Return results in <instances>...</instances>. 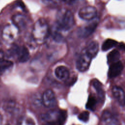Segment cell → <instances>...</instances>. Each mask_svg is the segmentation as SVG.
Wrapping results in <instances>:
<instances>
[{
  "label": "cell",
  "mask_w": 125,
  "mask_h": 125,
  "mask_svg": "<svg viewBox=\"0 0 125 125\" xmlns=\"http://www.w3.org/2000/svg\"><path fill=\"white\" fill-rule=\"evenodd\" d=\"M122 43H121L120 45H119V48L121 49H122V50H124V44L123 43V45H122Z\"/></svg>",
  "instance_id": "d4e9b609"
},
{
  "label": "cell",
  "mask_w": 125,
  "mask_h": 125,
  "mask_svg": "<svg viewBox=\"0 0 125 125\" xmlns=\"http://www.w3.org/2000/svg\"><path fill=\"white\" fill-rule=\"evenodd\" d=\"M41 1L47 5H55L58 3V0H41Z\"/></svg>",
  "instance_id": "cb8c5ba5"
},
{
  "label": "cell",
  "mask_w": 125,
  "mask_h": 125,
  "mask_svg": "<svg viewBox=\"0 0 125 125\" xmlns=\"http://www.w3.org/2000/svg\"><path fill=\"white\" fill-rule=\"evenodd\" d=\"M67 117L66 111L60 110L58 111H50L42 114V119L49 124H62L64 123Z\"/></svg>",
  "instance_id": "3957f363"
},
{
  "label": "cell",
  "mask_w": 125,
  "mask_h": 125,
  "mask_svg": "<svg viewBox=\"0 0 125 125\" xmlns=\"http://www.w3.org/2000/svg\"><path fill=\"white\" fill-rule=\"evenodd\" d=\"M74 17L70 10L62 8L56 15V26L61 30L66 31L72 28L74 24Z\"/></svg>",
  "instance_id": "6da1fadb"
},
{
  "label": "cell",
  "mask_w": 125,
  "mask_h": 125,
  "mask_svg": "<svg viewBox=\"0 0 125 125\" xmlns=\"http://www.w3.org/2000/svg\"><path fill=\"white\" fill-rule=\"evenodd\" d=\"M78 14L81 19L89 21L96 18L97 14V11L96 8L94 6H86L81 8Z\"/></svg>",
  "instance_id": "9c48e42d"
},
{
  "label": "cell",
  "mask_w": 125,
  "mask_h": 125,
  "mask_svg": "<svg viewBox=\"0 0 125 125\" xmlns=\"http://www.w3.org/2000/svg\"><path fill=\"white\" fill-rule=\"evenodd\" d=\"M97 103V101L95 97L92 95H89L87 100V102L86 104L85 107L87 109L94 111L96 108Z\"/></svg>",
  "instance_id": "44dd1931"
},
{
  "label": "cell",
  "mask_w": 125,
  "mask_h": 125,
  "mask_svg": "<svg viewBox=\"0 0 125 125\" xmlns=\"http://www.w3.org/2000/svg\"><path fill=\"white\" fill-rule=\"evenodd\" d=\"M32 104L35 106H40L42 104V97L38 94H35L32 97Z\"/></svg>",
  "instance_id": "603a6c76"
},
{
  "label": "cell",
  "mask_w": 125,
  "mask_h": 125,
  "mask_svg": "<svg viewBox=\"0 0 125 125\" xmlns=\"http://www.w3.org/2000/svg\"><path fill=\"white\" fill-rule=\"evenodd\" d=\"M3 108L7 112L11 114L15 113L18 109L16 104L12 101H8L5 102L3 104Z\"/></svg>",
  "instance_id": "ffe728a7"
},
{
  "label": "cell",
  "mask_w": 125,
  "mask_h": 125,
  "mask_svg": "<svg viewBox=\"0 0 125 125\" xmlns=\"http://www.w3.org/2000/svg\"><path fill=\"white\" fill-rule=\"evenodd\" d=\"M49 34V27L46 21L43 19H39L34 24L32 37L36 43L41 44L47 39Z\"/></svg>",
  "instance_id": "7a4b0ae2"
},
{
  "label": "cell",
  "mask_w": 125,
  "mask_h": 125,
  "mask_svg": "<svg viewBox=\"0 0 125 125\" xmlns=\"http://www.w3.org/2000/svg\"><path fill=\"white\" fill-rule=\"evenodd\" d=\"M9 54L11 56H16L20 62H25L30 58L29 52L27 48L24 46L14 45L9 50Z\"/></svg>",
  "instance_id": "277c9868"
},
{
  "label": "cell",
  "mask_w": 125,
  "mask_h": 125,
  "mask_svg": "<svg viewBox=\"0 0 125 125\" xmlns=\"http://www.w3.org/2000/svg\"><path fill=\"white\" fill-rule=\"evenodd\" d=\"M91 57L84 50L81 54L76 62V68L80 72H84L88 70L91 63Z\"/></svg>",
  "instance_id": "52a82bcc"
},
{
  "label": "cell",
  "mask_w": 125,
  "mask_h": 125,
  "mask_svg": "<svg viewBox=\"0 0 125 125\" xmlns=\"http://www.w3.org/2000/svg\"><path fill=\"white\" fill-rule=\"evenodd\" d=\"M120 53L116 49H114L113 50L110 51L107 55V63L109 64L113 62H116L120 60Z\"/></svg>",
  "instance_id": "ac0fdd59"
},
{
  "label": "cell",
  "mask_w": 125,
  "mask_h": 125,
  "mask_svg": "<svg viewBox=\"0 0 125 125\" xmlns=\"http://www.w3.org/2000/svg\"><path fill=\"white\" fill-rule=\"evenodd\" d=\"M112 93L113 97L116 99L120 104L122 106H124L125 96L123 89L119 86H115L112 88Z\"/></svg>",
  "instance_id": "9a60e30c"
},
{
  "label": "cell",
  "mask_w": 125,
  "mask_h": 125,
  "mask_svg": "<svg viewBox=\"0 0 125 125\" xmlns=\"http://www.w3.org/2000/svg\"><path fill=\"white\" fill-rule=\"evenodd\" d=\"M102 122L105 125H117L118 121L114 115L107 110L104 111L101 116Z\"/></svg>",
  "instance_id": "4fadbf2b"
},
{
  "label": "cell",
  "mask_w": 125,
  "mask_h": 125,
  "mask_svg": "<svg viewBox=\"0 0 125 125\" xmlns=\"http://www.w3.org/2000/svg\"><path fill=\"white\" fill-rule=\"evenodd\" d=\"M124 68L123 63L120 60L111 63L108 71V77L109 78H114L119 76Z\"/></svg>",
  "instance_id": "30bf717a"
},
{
  "label": "cell",
  "mask_w": 125,
  "mask_h": 125,
  "mask_svg": "<svg viewBox=\"0 0 125 125\" xmlns=\"http://www.w3.org/2000/svg\"><path fill=\"white\" fill-rule=\"evenodd\" d=\"M13 24L20 30L25 29L27 25V19L26 17L22 14H16L12 18Z\"/></svg>",
  "instance_id": "8fae6325"
},
{
  "label": "cell",
  "mask_w": 125,
  "mask_h": 125,
  "mask_svg": "<svg viewBox=\"0 0 125 125\" xmlns=\"http://www.w3.org/2000/svg\"><path fill=\"white\" fill-rule=\"evenodd\" d=\"M2 121H3V117L1 115V114H0V125H1L2 123Z\"/></svg>",
  "instance_id": "484cf974"
},
{
  "label": "cell",
  "mask_w": 125,
  "mask_h": 125,
  "mask_svg": "<svg viewBox=\"0 0 125 125\" xmlns=\"http://www.w3.org/2000/svg\"><path fill=\"white\" fill-rule=\"evenodd\" d=\"M42 104L47 108H53L57 104V100L54 92L51 89L45 90L42 96Z\"/></svg>",
  "instance_id": "ba28073f"
},
{
  "label": "cell",
  "mask_w": 125,
  "mask_h": 125,
  "mask_svg": "<svg viewBox=\"0 0 125 125\" xmlns=\"http://www.w3.org/2000/svg\"><path fill=\"white\" fill-rule=\"evenodd\" d=\"M84 50L92 58L95 57L99 51V43L95 41L90 42Z\"/></svg>",
  "instance_id": "2e32d148"
},
{
  "label": "cell",
  "mask_w": 125,
  "mask_h": 125,
  "mask_svg": "<svg viewBox=\"0 0 125 125\" xmlns=\"http://www.w3.org/2000/svg\"><path fill=\"white\" fill-rule=\"evenodd\" d=\"M78 119L83 122H87L89 119V113L87 111L81 112L78 116Z\"/></svg>",
  "instance_id": "7402d4cb"
},
{
  "label": "cell",
  "mask_w": 125,
  "mask_h": 125,
  "mask_svg": "<svg viewBox=\"0 0 125 125\" xmlns=\"http://www.w3.org/2000/svg\"><path fill=\"white\" fill-rule=\"evenodd\" d=\"M118 42L116 41L110 39H108L103 42L102 45V50L103 51H106L116 46Z\"/></svg>",
  "instance_id": "d6986e66"
},
{
  "label": "cell",
  "mask_w": 125,
  "mask_h": 125,
  "mask_svg": "<svg viewBox=\"0 0 125 125\" xmlns=\"http://www.w3.org/2000/svg\"><path fill=\"white\" fill-rule=\"evenodd\" d=\"M13 66L12 61L5 59L2 54H0V75L9 71Z\"/></svg>",
  "instance_id": "5bb4252c"
},
{
  "label": "cell",
  "mask_w": 125,
  "mask_h": 125,
  "mask_svg": "<svg viewBox=\"0 0 125 125\" xmlns=\"http://www.w3.org/2000/svg\"><path fill=\"white\" fill-rule=\"evenodd\" d=\"M19 29L13 24H8L6 25L2 31V38L3 41L8 43L13 42L16 39Z\"/></svg>",
  "instance_id": "5b68a950"
},
{
  "label": "cell",
  "mask_w": 125,
  "mask_h": 125,
  "mask_svg": "<svg viewBox=\"0 0 125 125\" xmlns=\"http://www.w3.org/2000/svg\"><path fill=\"white\" fill-rule=\"evenodd\" d=\"M54 73L56 77L62 81H66L69 79L70 72L69 69L64 66H58L56 68Z\"/></svg>",
  "instance_id": "7c38bea8"
},
{
  "label": "cell",
  "mask_w": 125,
  "mask_h": 125,
  "mask_svg": "<svg viewBox=\"0 0 125 125\" xmlns=\"http://www.w3.org/2000/svg\"><path fill=\"white\" fill-rule=\"evenodd\" d=\"M92 85L97 92L99 100L103 102L104 100L105 93L102 84L99 80L94 79L92 82Z\"/></svg>",
  "instance_id": "e0dca14e"
},
{
  "label": "cell",
  "mask_w": 125,
  "mask_h": 125,
  "mask_svg": "<svg viewBox=\"0 0 125 125\" xmlns=\"http://www.w3.org/2000/svg\"><path fill=\"white\" fill-rule=\"evenodd\" d=\"M63 0L64 1H65V2H70V1H71L73 0Z\"/></svg>",
  "instance_id": "4316f807"
},
{
  "label": "cell",
  "mask_w": 125,
  "mask_h": 125,
  "mask_svg": "<svg viewBox=\"0 0 125 125\" xmlns=\"http://www.w3.org/2000/svg\"><path fill=\"white\" fill-rule=\"evenodd\" d=\"M95 19L89 21L90 22L89 23L78 29L77 31V35L79 38H87L94 32L98 23V21L95 20Z\"/></svg>",
  "instance_id": "8992f818"
}]
</instances>
